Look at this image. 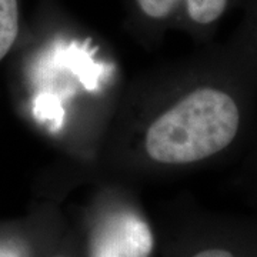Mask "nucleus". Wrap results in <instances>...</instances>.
<instances>
[{"mask_svg":"<svg viewBox=\"0 0 257 257\" xmlns=\"http://www.w3.org/2000/svg\"><path fill=\"white\" fill-rule=\"evenodd\" d=\"M22 32L20 0H0V63L18 46Z\"/></svg>","mask_w":257,"mask_h":257,"instance_id":"423d86ee","label":"nucleus"},{"mask_svg":"<svg viewBox=\"0 0 257 257\" xmlns=\"http://www.w3.org/2000/svg\"><path fill=\"white\" fill-rule=\"evenodd\" d=\"M45 257H83L77 243L76 233L72 227H67L63 237Z\"/></svg>","mask_w":257,"mask_h":257,"instance_id":"0eeeda50","label":"nucleus"},{"mask_svg":"<svg viewBox=\"0 0 257 257\" xmlns=\"http://www.w3.org/2000/svg\"><path fill=\"white\" fill-rule=\"evenodd\" d=\"M83 257H153L157 234L138 199L124 186L103 187L73 229Z\"/></svg>","mask_w":257,"mask_h":257,"instance_id":"f03ea898","label":"nucleus"},{"mask_svg":"<svg viewBox=\"0 0 257 257\" xmlns=\"http://www.w3.org/2000/svg\"><path fill=\"white\" fill-rule=\"evenodd\" d=\"M128 29L153 43L170 30L210 43L223 20L243 0H123Z\"/></svg>","mask_w":257,"mask_h":257,"instance_id":"20e7f679","label":"nucleus"},{"mask_svg":"<svg viewBox=\"0 0 257 257\" xmlns=\"http://www.w3.org/2000/svg\"><path fill=\"white\" fill-rule=\"evenodd\" d=\"M67 227L52 202L39 204L23 217L0 220V257H45Z\"/></svg>","mask_w":257,"mask_h":257,"instance_id":"39448f33","label":"nucleus"},{"mask_svg":"<svg viewBox=\"0 0 257 257\" xmlns=\"http://www.w3.org/2000/svg\"><path fill=\"white\" fill-rule=\"evenodd\" d=\"M240 9L241 19L239 23L247 32L257 50V0H243Z\"/></svg>","mask_w":257,"mask_h":257,"instance_id":"6e6552de","label":"nucleus"},{"mask_svg":"<svg viewBox=\"0 0 257 257\" xmlns=\"http://www.w3.org/2000/svg\"><path fill=\"white\" fill-rule=\"evenodd\" d=\"M165 257H257V214L233 216L182 204L166 217Z\"/></svg>","mask_w":257,"mask_h":257,"instance_id":"7ed1b4c3","label":"nucleus"},{"mask_svg":"<svg viewBox=\"0 0 257 257\" xmlns=\"http://www.w3.org/2000/svg\"><path fill=\"white\" fill-rule=\"evenodd\" d=\"M257 120V50L237 25L132 89L113 120L103 165L123 179L200 170L234 155Z\"/></svg>","mask_w":257,"mask_h":257,"instance_id":"f257e3e1","label":"nucleus"},{"mask_svg":"<svg viewBox=\"0 0 257 257\" xmlns=\"http://www.w3.org/2000/svg\"><path fill=\"white\" fill-rule=\"evenodd\" d=\"M248 177H250V193L253 202L257 206V145L251 152L250 165H248Z\"/></svg>","mask_w":257,"mask_h":257,"instance_id":"1a4fd4ad","label":"nucleus"}]
</instances>
